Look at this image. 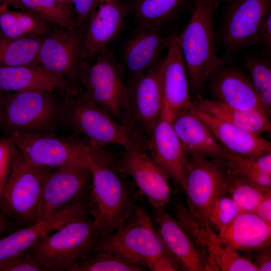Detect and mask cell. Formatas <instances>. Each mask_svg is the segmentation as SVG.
I'll return each instance as SVG.
<instances>
[{
  "label": "cell",
  "instance_id": "cell-25",
  "mask_svg": "<svg viewBox=\"0 0 271 271\" xmlns=\"http://www.w3.org/2000/svg\"><path fill=\"white\" fill-rule=\"evenodd\" d=\"M191 110L209 128L216 139L226 150L248 158L271 153L270 143L237 126L199 110Z\"/></svg>",
  "mask_w": 271,
  "mask_h": 271
},
{
  "label": "cell",
  "instance_id": "cell-7",
  "mask_svg": "<svg viewBox=\"0 0 271 271\" xmlns=\"http://www.w3.org/2000/svg\"><path fill=\"white\" fill-rule=\"evenodd\" d=\"M96 251L117 255L146 268L154 258L169 254L152 217L143 207L136 204L122 226L99 239L94 251Z\"/></svg>",
  "mask_w": 271,
  "mask_h": 271
},
{
  "label": "cell",
  "instance_id": "cell-19",
  "mask_svg": "<svg viewBox=\"0 0 271 271\" xmlns=\"http://www.w3.org/2000/svg\"><path fill=\"white\" fill-rule=\"evenodd\" d=\"M206 85L214 99L236 108L266 113L251 80L225 59L212 71Z\"/></svg>",
  "mask_w": 271,
  "mask_h": 271
},
{
  "label": "cell",
  "instance_id": "cell-27",
  "mask_svg": "<svg viewBox=\"0 0 271 271\" xmlns=\"http://www.w3.org/2000/svg\"><path fill=\"white\" fill-rule=\"evenodd\" d=\"M192 106L256 136L271 129L269 116L263 111L236 108L214 99L204 98L199 94L192 101Z\"/></svg>",
  "mask_w": 271,
  "mask_h": 271
},
{
  "label": "cell",
  "instance_id": "cell-23",
  "mask_svg": "<svg viewBox=\"0 0 271 271\" xmlns=\"http://www.w3.org/2000/svg\"><path fill=\"white\" fill-rule=\"evenodd\" d=\"M171 37L164 36L158 29L139 25L125 44L122 54L129 81L147 73L161 61Z\"/></svg>",
  "mask_w": 271,
  "mask_h": 271
},
{
  "label": "cell",
  "instance_id": "cell-29",
  "mask_svg": "<svg viewBox=\"0 0 271 271\" xmlns=\"http://www.w3.org/2000/svg\"><path fill=\"white\" fill-rule=\"evenodd\" d=\"M193 0H132L131 9L139 25L159 29L176 19Z\"/></svg>",
  "mask_w": 271,
  "mask_h": 271
},
{
  "label": "cell",
  "instance_id": "cell-33",
  "mask_svg": "<svg viewBox=\"0 0 271 271\" xmlns=\"http://www.w3.org/2000/svg\"><path fill=\"white\" fill-rule=\"evenodd\" d=\"M176 219L205 256L208 271L213 270L211 252L217 241V234L209 226H204L196 222L186 207L179 204L176 209Z\"/></svg>",
  "mask_w": 271,
  "mask_h": 271
},
{
  "label": "cell",
  "instance_id": "cell-13",
  "mask_svg": "<svg viewBox=\"0 0 271 271\" xmlns=\"http://www.w3.org/2000/svg\"><path fill=\"white\" fill-rule=\"evenodd\" d=\"M91 184L92 174L87 164H71L52 170L43 187L38 221L66 205L88 197Z\"/></svg>",
  "mask_w": 271,
  "mask_h": 271
},
{
  "label": "cell",
  "instance_id": "cell-36",
  "mask_svg": "<svg viewBox=\"0 0 271 271\" xmlns=\"http://www.w3.org/2000/svg\"><path fill=\"white\" fill-rule=\"evenodd\" d=\"M226 194L235 202L242 212H253L271 191L260 190L242 179L229 174Z\"/></svg>",
  "mask_w": 271,
  "mask_h": 271
},
{
  "label": "cell",
  "instance_id": "cell-11",
  "mask_svg": "<svg viewBox=\"0 0 271 271\" xmlns=\"http://www.w3.org/2000/svg\"><path fill=\"white\" fill-rule=\"evenodd\" d=\"M84 30L54 26L42 37L38 56L39 64L64 77L80 89L84 67L82 47Z\"/></svg>",
  "mask_w": 271,
  "mask_h": 271
},
{
  "label": "cell",
  "instance_id": "cell-26",
  "mask_svg": "<svg viewBox=\"0 0 271 271\" xmlns=\"http://www.w3.org/2000/svg\"><path fill=\"white\" fill-rule=\"evenodd\" d=\"M221 245L237 251L251 253L271 243V224L255 213L241 212L221 233L217 234Z\"/></svg>",
  "mask_w": 271,
  "mask_h": 271
},
{
  "label": "cell",
  "instance_id": "cell-39",
  "mask_svg": "<svg viewBox=\"0 0 271 271\" xmlns=\"http://www.w3.org/2000/svg\"><path fill=\"white\" fill-rule=\"evenodd\" d=\"M15 150L14 143L10 137L0 139V191L10 173Z\"/></svg>",
  "mask_w": 271,
  "mask_h": 271
},
{
  "label": "cell",
  "instance_id": "cell-51",
  "mask_svg": "<svg viewBox=\"0 0 271 271\" xmlns=\"http://www.w3.org/2000/svg\"><path fill=\"white\" fill-rule=\"evenodd\" d=\"M220 3H221L222 2H227L228 3L233 1V0H217Z\"/></svg>",
  "mask_w": 271,
  "mask_h": 271
},
{
  "label": "cell",
  "instance_id": "cell-6",
  "mask_svg": "<svg viewBox=\"0 0 271 271\" xmlns=\"http://www.w3.org/2000/svg\"><path fill=\"white\" fill-rule=\"evenodd\" d=\"M52 170L29 162L15 147L10 173L0 191V211L21 227L38 221L43 187Z\"/></svg>",
  "mask_w": 271,
  "mask_h": 271
},
{
  "label": "cell",
  "instance_id": "cell-15",
  "mask_svg": "<svg viewBox=\"0 0 271 271\" xmlns=\"http://www.w3.org/2000/svg\"><path fill=\"white\" fill-rule=\"evenodd\" d=\"M271 0H233L226 9L221 40L226 51L234 53L256 43L271 11Z\"/></svg>",
  "mask_w": 271,
  "mask_h": 271
},
{
  "label": "cell",
  "instance_id": "cell-3",
  "mask_svg": "<svg viewBox=\"0 0 271 271\" xmlns=\"http://www.w3.org/2000/svg\"><path fill=\"white\" fill-rule=\"evenodd\" d=\"M62 123L93 146L148 150V142L144 136L129 125L116 121L81 93L64 97Z\"/></svg>",
  "mask_w": 271,
  "mask_h": 271
},
{
  "label": "cell",
  "instance_id": "cell-24",
  "mask_svg": "<svg viewBox=\"0 0 271 271\" xmlns=\"http://www.w3.org/2000/svg\"><path fill=\"white\" fill-rule=\"evenodd\" d=\"M171 122L186 155L203 156L221 162L224 147L191 108L176 113Z\"/></svg>",
  "mask_w": 271,
  "mask_h": 271
},
{
  "label": "cell",
  "instance_id": "cell-45",
  "mask_svg": "<svg viewBox=\"0 0 271 271\" xmlns=\"http://www.w3.org/2000/svg\"><path fill=\"white\" fill-rule=\"evenodd\" d=\"M253 212L263 221L271 224V195L261 201Z\"/></svg>",
  "mask_w": 271,
  "mask_h": 271
},
{
  "label": "cell",
  "instance_id": "cell-4",
  "mask_svg": "<svg viewBox=\"0 0 271 271\" xmlns=\"http://www.w3.org/2000/svg\"><path fill=\"white\" fill-rule=\"evenodd\" d=\"M100 238L93 221L80 218L45 235L25 253L44 271H71L94 252Z\"/></svg>",
  "mask_w": 271,
  "mask_h": 271
},
{
  "label": "cell",
  "instance_id": "cell-10",
  "mask_svg": "<svg viewBox=\"0 0 271 271\" xmlns=\"http://www.w3.org/2000/svg\"><path fill=\"white\" fill-rule=\"evenodd\" d=\"M186 156V208L196 222L208 226V211L216 198L226 194L229 174L220 162L200 156Z\"/></svg>",
  "mask_w": 271,
  "mask_h": 271
},
{
  "label": "cell",
  "instance_id": "cell-46",
  "mask_svg": "<svg viewBox=\"0 0 271 271\" xmlns=\"http://www.w3.org/2000/svg\"><path fill=\"white\" fill-rule=\"evenodd\" d=\"M18 225L0 211V238L17 229Z\"/></svg>",
  "mask_w": 271,
  "mask_h": 271
},
{
  "label": "cell",
  "instance_id": "cell-28",
  "mask_svg": "<svg viewBox=\"0 0 271 271\" xmlns=\"http://www.w3.org/2000/svg\"><path fill=\"white\" fill-rule=\"evenodd\" d=\"M221 162L229 174L242 179L260 190L271 191V153L248 158L224 148Z\"/></svg>",
  "mask_w": 271,
  "mask_h": 271
},
{
  "label": "cell",
  "instance_id": "cell-34",
  "mask_svg": "<svg viewBox=\"0 0 271 271\" xmlns=\"http://www.w3.org/2000/svg\"><path fill=\"white\" fill-rule=\"evenodd\" d=\"M244 65L251 81L267 114L271 113V66L265 57L255 54L244 56Z\"/></svg>",
  "mask_w": 271,
  "mask_h": 271
},
{
  "label": "cell",
  "instance_id": "cell-30",
  "mask_svg": "<svg viewBox=\"0 0 271 271\" xmlns=\"http://www.w3.org/2000/svg\"><path fill=\"white\" fill-rule=\"evenodd\" d=\"M54 26L27 11L8 9L0 15V32L13 39L35 38L48 34Z\"/></svg>",
  "mask_w": 271,
  "mask_h": 271
},
{
  "label": "cell",
  "instance_id": "cell-2",
  "mask_svg": "<svg viewBox=\"0 0 271 271\" xmlns=\"http://www.w3.org/2000/svg\"><path fill=\"white\" fill-rule=\"evenodd\" d=\"M57 93L39 90L4 93L1 126L9 137L53 134L62 122L65 97L61 99Z\"/></svg>",
  "mask_w": 271,
  "mask_h": 271
},
{
  "label": "cell",
  "instance_id": "cell-50",
  "mask_svg": "<svg viewBox=\"0 0 271 271\" xmlns=\"http://www.w3.org/2000/svg\"><path fill=\"white\" fill-rule=\"evenodd\" d=\"M3 95H4V92L0 91V107L2 104Z\"/></svg>",
  "mask_w": 271,
  "mask_h": 271
},
{
  "label": "cell",
  "instance_id": "cell-52",
  "mask_svg": "<svg viewBox=\"0 0 271 271\" xmlns=\"http://www.w3.org/2000/svg\"><path fill=\"white\" fill-rule=\"evenodd\" d=\"M2 3V2H0V3Z\"/></svg>",
  "mask_w": 271,
  "mask_h": 271
},
{
  "label": "cell",
  "instance_id": "cell-49",
  "mask_svg": "<svg viewBox=\"0 0 271 271\" xmlns=\"http://www.w3.org/2000/svg\"><path fill=\"white\" fill-rule=\"evenodd\" d=\"M10 5L7 3L2 2L0 3V15L5 11L9 9Z\"/></svg>",
  "mask_w": 271,
  "mask_h": 271
},
{
  "label": "cell",
  "instance_id": "cell-41",
  "mask_svg": "<svg viewBox=\"0 0 271 271\" xmlns=\"http://www.w3.org/2000/svg\"><path fill=\"white\" fill-rule=\"evenodd\" d=\"M0 271H44L35 261L23 253L0 264Z\"/></svg>",
  "mask_w": 271,
  "mask_h": 271
},
{
  "label": "cell",
  "instance_id": "cell-22",
  "mask_svg": "<svg viewBox=\"0 0 271 271\" xmlns=\"http://www.w3.org/2000/svg\"><path fill=\"white\" fill-rule=\"evenodd\" d=\"M152 218L170 255L185 271H208L206 258L176 218L165 209H153Z\"/></svg>",
  "mask_w": 271,
  "mask_h": 271
},
{
  "label": "cell",
  "instance_id": "cell-44",
  "mask_svg": "<svg viewBox=\"0 0 271 271\" xmlns=\"http://www.w3.org/2000/svg\"><path fill=\"white\" fill-rule=\"evenodd\" d=\"M253 262L258 271L271 270V245L258 247L252 252Z\"/></svg>",
  "mask_w": 271,
  "mask_h": 271
},
{
  "label": "cell",
  "instance_id": "cell-18",
  "mask_svg": "<svg viewBox=\"0 0 271 271\" xmlns=\"http://www.w3.org/2000/svg\"><path fill=\"white\" fill-rule=\"evenodd\" d=\"M148 138V151L152 160L185 192L187 158L171 119L163 113Z\"/></svg>",
  "mask_w": 271,
  "mask_h": 271
},
{
  "label": "cell",
  "instance_id": "cell-37",
  "mask_svg": "<svg viewBox=\"0 0 271 271\" xmlns=\"http://www.w3.org/2000/svg\"><path fill=\"white\" fill-rule=\"evenodd\" d=\"M241 212L230 196L220 195L214 200L208 211L207 225L217 234L221 233Z\"/></svg>",
  "mask_w": 271,
  "mask_h": 271
},
{
  "label": "cell",
  "instance_id": "cell-1",
  "mask_svg": "<svg viewBox=\"0 0 271 271\" xmlns=\"http://www.w3.org/2000/svg\"><path fill=\"white\" fill-rule=\"evenodd\" d=\"M217 0H193L190 18L177 40L187 70L190 89L199 94L212 71L224 59L217 55L214 29Z\"/></svg>",
  "mask_w": 271,
  "mask_h": 271
},
{
  "label": "cell",
  "instance_id": "cell-12",
  "mask_svg": "<svg viewBox=\"0 0 271 271\" xmlns=\"http://www.w3.org/2000/svg\"><path fill=\"white\" fill-rule=\"evenodd\" d=\"M163 58L152 69L129 81L124 124L149 136L164 109L161 88Z\"/></svg>",
  "mask_w": 271,
  "mask_h": 271
},
{
  "label": "cell",
  "instance_id": "cell-47",
  "mask_svg": "<svg viewBox=\"0 0 271 271\" xmlns=\"http://www.w3.org/2000/svg\"><path fill=\"white\" fill-rule=\"evenodd\" d=\"M0 2L7 3L9 4L10 6H12L17 9L24 10L23 7L18 0H0Z\"/></svg>",
  "mask_w": 271,
  "mask_h": 271
},
{
  "label": "cell",
  "instance_id": "cell-40",
  "mask_svg": "<svg viewBox=\"0 0 271 271\" xmlns=\"http://www.w3.org/2000/svg\"><path fill=\"white\" fill-rule=\"evenodd\" d=\"M99 0H71L73 12L79 27L85 29L94 12Z\"/></svg>",
  "mask_w": 271,
  "mask_h": 271
},
{
  "label": "cell",
  "instance_id": "cell-21",
  "mask_svg": "<svg viewBox=\"0 0 271 271\" xmlns=\"http://www.w3.org/2000/svg\"><path fill=\"white\" fill-rule=\"evenodd\" d=\"M33 90L54 92L65 96L81 92L70 81L40 64L0 67V91L10 93Z\"/></svg>",
  "mask_w": 271,
  "mask_h": 271
},
{
  "label": "cell",
  "instance_id": "cell-17",
  "mask_svg": "<svg viewBox=\"0 0 271 271\" xmlns=\"http://www.w3.org/2000/svg\"><path fill=\"white\" fill-rule=\"evenodd\" d=\"M128 9L121 0H99L85 27L82 60L90 64L107 50L122 30Z\"/></svg>",
  "mask_w": 271,
  "mask_h": 271
},
{
  "label": "cell",
  "instance_id": "cell-9",
  "mask_svg": "<svg viewBox=\"0 0 271 271\" xmlns=\"http://www.w3.org/2000/svg\"><path fill=\"white\" fill-rule=\"evenodd\" d=\"M81 93L114 119L124 124L128 88L122 71L108 50L92 63L84 65L80 82Z\"/></svg>",
  "mask_w": 271,
  "mask_h": 271
},
{
  "label": "cell",
  "instance_id": "cell-32",
  "mask_svg": "<svg viewBox=\"0 0 271 271\" xmlns=\"http://www.w3.org/2000/svg\"><path fill=\"white\" fill-rule=\"evenodd\" d=\"M18 1L24 11L37 15L54 26L70 30L81 28L77 24L73 12L55 0Z\"/></svg>",
  "mask_w": 271,
  "mask_h": 271
},
{
  "label": "cell",
  "instance_id": "cell-42",
  "mask_svg": "<svg viewBox=\"0 0 271 271\" xmlns=\"http://www.w3.org/2000/svg\"><path fill=\"white\" fill-rule=\"evenodd\" d=\"M256 43L263 50V56L270 60L271 58V11L267 16L258 33Z\"/></svg>",
  "mask_w": 271,
  "mask_h": 271
},
{
  "label": "cell",
  "instance_id": "cell-31",
  "mask_svg": "<svg viewBox=\"0 0 271 271\" xmlns=\"http://www.w3.org/2000/svg\"><path fill=\"white\" fill-rule=\"evenodd\" d=\"M41 39H13L0 32V67L39 64Z\"/></svg>",
  "mask_w": 271,
  "mask_h": 271
},
{
  "label": "cell",
  "instance_id": "cell-16",
  "mask_svg": "<svg viewBox=\"0 0 271 271\" xmlns=\"http://www.w3.org/2000/svg\"><path fill=\"white\" fill-rule=\"evenodd\" d=\"M89 213L88 197L66 205L35 223L19 228L0 238V264L25 253L40 238Z\"/></svg>",
  "mask_w": 271,
  "mask_h": 271
},
{
  "label": "cell",
  "instance_id": "cell-5",
  "mask_svg": "<svg viewBox=\"0 0 271 271\" xmlns=\"http://www.w3.org/2000/svg\"><path fill=\"white\" fill-rule=\"evenodd\" d=\"M114 165L95 162L88 165L92 174L88 210L100 238L122 226L135 204L130 188Z\"/></svg>",
  "mask_w": 271,
  "mask_h": 271
},
{
  "label": "cell",
  "instance_id": "cell-48",
  "mask_svg": "<svg viewBox=\"0 0 271 271\" xmlns=\"http://www.w3.org/2000/svg\"><path fill=\"white\" fill-rule=\"evenodd\" d=\"M66 9L73 12L71 0H55ZM74 13V12H73Z\"/></svg>",
  "mask_w": 271,
  "mask_h": 271
},
{
  "label": "cell",
  "instance_id": "cell-14",
  "mask_svg": "<svg viewBox=\"0 0 271 271\" xmlns=\"http://www.w3.org/2000/svg\"><path fill=\"white\" fill-rule=\"evenodd\" d=\"M141 148L123 149L114 167L120 173L131 177L153 209H165L172 199L169 178Z\"/></svg>",
  "mask_w": 271,
  "mask_h": 271
},
{
  "label": "cell",
  "instance_id": "cell-35",
  "mask_svg": "<svg viewBox=\"0 0 271 271\" xmlns=\"http://www.w3.org/2000/svg\"><path fill=\"white\" fill-rule=\"evenodd\" d=\"M144 266L134 264L117 255L94 251L77 263L71 271H142Z\"/></svg>",
  "mask_w": 271,
  "mask_h": 271
},
{
  "label": "cell",
  "instance_id": "cell-38",
  "mask_svg": "<svg viewBox=\"0 0 271 271\" xmlns=\"http://www.w3.org/2000/svg\"><path fill=\"white\" fill-rule=\"evenodd\" d=\"M211 261L214 270L258 271L252 259L241 255L236 250L221 245L217 240L212 248Z\"/></svg>",
  "mask_w": 271,
  "mask_h": 271
},
{
  "label": "cell",
  "instance_id": "cell-43",
  "mask_svg": "<svg viewBox=\"0 0 271 271\" xmlns=\"http://www.w3.org/2000/svg\"><path fill=\"white\" fill-rule=\"evenodd\" d=\"M152 271H178L182 270L175 259L168 253L157 257L147 265Z\"/></svg>",
  "mask_w": 271,
  "mask_h": 271
},
{
  "label": "cell",
  "instance_id": "cell-8",
  "mask_svg": "<svg viewBox=\"0 0 271 271\" xmlns=\"http://www.w3.org/2000/svg\"><path fill=\"white\" fill-rule=\"evenodd\" d=\"M10 137L15 147L29 162L49 168L90 163L106 159L110 151L72 137L53 134H25Z\"/></svg>",
  "mask_w": 271,
  "mask_h": 271
},
{
  "label": "cell",
  "instance_id": "cell-20",
  "mask_svg": "<svg viewBox=\"0 0 271 271\" xmlns=\"http://www.w3.org/2000/svg\"><path fill=\"white\" fill-rule=\"evenodd\" d=\"M163 113L171 119L177 112L192 106L187 70L177 35H172L161 67Z\"/></svg>",
  "mask_w": 271,
  "mask_h": 271
}]
</instances>
